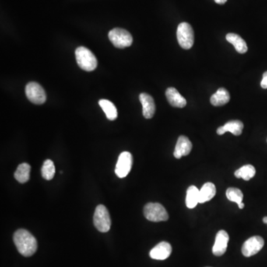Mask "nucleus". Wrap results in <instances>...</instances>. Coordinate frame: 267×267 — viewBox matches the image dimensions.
I'll return each instance as SVG.
<instances>
[{
    "label": "nucleus",
    "mask_w": 267,
    "mask_h": 267,
    "mask_svg": "<svg viewBox=\"0 0 267 267\" xmlns=\"http://www.w3.org/2000/svg\"><path fill=\"white\" fill-rule=\"evenodd\" d=\"M264 246V240L261 236H253L246 240L242 247V253L244 256H253L259 252Z\"/></svg>",
    "instance_id": "9"
},
{
    "label": "nucleus",
    "mask_w": 267,
    "mask_h": 267,
    "mask_svg": "<svg viewBox=\"0 0 267 267\" xmlns=\"http://www.w3.org/2000/svg\"><path fill=\"white\" fill-rule=\"evenodd\" d=\"M133 157L130 152L120 154L115 167V174L120 178H124L129 174L132 167Z\"/></svg>",
    "instance_id": "8"
},
{
    "label": "nucleus",
    "mask_w": 267,
    "mask_h": 267,
    "mask_svg": "<svg viewBox=\"0 0 267 267\" xmlns=\"http://www.w3.org/2000/svg\"><path fill=\"white\" fill-rule=\"evenodd\" d=\"M94 224L100 233H107L111 229V218L105 205H99L96 206L94 215Z\"/></svg>",
    "instance_id": "4"
},
{
    "label": "nucleus",
    "mask_w": 267,
    "mask_h": 267,
    "mask_svg": "<svg viewBox=\"0 0 267 267\" xmlns=\"http://www.w3.org/2000/svg\"><path fill=\"white\" fill-rule=\"evenodd\" d=\"M199 200L200 190L195 186L188 187L186 198V205L188 209H194L199 204Z\"/></svg>",
    "instance_id": "19"
},
{
    "label": "nucleus",
    "mask_w": 267,
    "mask_h": 267,
    "mask_svg": "<svg viewBox=\"0 0 267 267\" xmlns=\"http://www.w3.org/2000/svg\"><path fill=\"white\" fill-rule=\"evenodd\" d=\"M216 195V187L212 183H206L200 190V204H204L212 200Z\"/></svg>",
    "instance_id": "18"
},
{
    "label": "nucleus",
    "mask_w": 267,
    "mask_h": 267,
    "mask_svg": "<svg viewBox=\"0 0 267 267\" xmlns=\"http://www.w3.org/2000/svg\"><path fill=\"white\" fill-rule=\"evenodd\" d=\"M226 195L228 200L236 203L238 205L239 209H244V204L242 202L243 198H244V195H243L241 190L231 187V188H229L226 190Z\"/></svg>",
    "instance_id": "22"
},
{
    "label": "nucleus",
    "mask_w": 267,
    "mask_h": 267,
    "mask_svg": "<svg viewBox=\"0 0 267 267\" xmlns=\"http://www.w3.org/2000/svg\"><path fill=\"white\" fill-rule=\"evenodd\" d=\"M14 242L18 251L25 257H30L37 250L36 238L26 229H18L14 235Z\"/></svg>",
    "instance_id": "1"
},
{
    "label": "nucleus",
    "mask_w": 267,
    "mask_h": 267,
    "mask_svg": "<svg viewBox=\"0 0 267 267\" xmlns=\"http://www.w3.org/2000/svg\"><path fill=\"white\" fill-rule=\"evenodd\" d=\"M109 38L113 45L118 48L129 47L133 43L132 36L128 31L120 28H115L110 31Z\"/></svg>",
    "instance_id": "6"
},
{
    "label": "nucleus",
    "mask_w": 267,
    "mask_h": 267,
    "mask_svg": "<svg viewBox=\"0 0 267 267\" xmlns=\"http://www.w3.org/2000/svg\"><path fill=\"white\" fill-rule=\"evenodd\" d=\"M244 129V124L240 120H231L226 123L223 126L219 127L217 129V134L219 135H224L226 132H231L236 136L241 135Z\"/></svg>",
    "instance_id": "14"
},
{
    "label": "nucleus",
    "mask_w": 267,
    "mask_h": 267,
    "mask_svg": "<svg viewBox=\"0 0 267 267\" xmlns=\"http://www.w3.org/2000/svg\"><path fill=\"white\" fill-rule=\"evenodd\" d=\"M255 169L254 166L251 165H245V166H242L240 169L236 170L235 173V176L237 178L244 179V180H250V179L252 178L254 175H255Z\"/></svg>",
    "instance_id": "23"
},
{
    "label": "nucleus",
    "mask_w": 267,
    "mask_h": 267,
    "mask_svg": "<svg viewBox=\"0 0 267 267\" xmlns=\"http://www.w3.org/2000/svg\"><path fill=\"white\" fill-rule=\"evenodd\" d=\"M144 216L149 221H166L169 214L164 206L158 203H149L144 206Z\"/></svg>",
    "instance_id": "3"
},
{
    "label": "nucleus",
    "mask_w": 267,
    "mask_h": 267,
    "mask_svg": "<svg viewBox=\"0 0 267 267\" xmlns=\"http://www.w3.org/2000/svg\"><path fill=\"white\" fill-rule=\"evenodd\" d=\"M229 236L225 230H220L216 235L212 252L215 256H221L226 252L229 243Z\"/></svg>",
    "instance_id": "10"
},
{
    "label": "nucleus",
    "mask_w": 267,
    "mask_h": 267,
    "mask_svg": "<svg viewBox=\"0 0 267 267\" xmlns=\"http://www.w3.org/2000/svg\"><path fill=\"white\" fill-rule=\"evenodd\" d=\"M227 0H215V2L216 3L219 4V5H223V4L226 3Z\"/></svg>",
    "instance_id": "26"
},
{
    "label": "nucleus",
    "mask_w": 267,
    "mask_h": 267,
    "mask_svg": "<svg viewBox=\"0 0 267 267\" xmlns=\"http://www.w3.org/2000/svg\"><path fill=\"white\" fill-rule=\"evenodd\" d=\"M229 92L224 88H220L211 96L210 103L214 106H221L229 103Z\"/></svg>",
    "instance_id": "17"
},
{
    "label": "nucleus",
    "mask_w": 267,
    "mask_h": 267,
    "mask_svg": "<svg viewBox=\"0 0 267 267\" xmlns=\"http://www.w3.org/2000/svg\"><path fill=\"white\" fill-rule=\"evenodd\" d=\"M26 94L28 99L34 104L41 105L46 103V92L37 82H31L28 83L26 87Z\"/></svg>",
    "instance_id": "7"
},
{
    "label": "nucleus",
    "mask_w": 267,
    "mask_h": 267,
    "mask_svg": "<svg viewBox=\"0 0 267 267\" xmlns=\"http://www.w3.org/2000/svg\"><path fill=\"white\" fill-rule=\"evenodd\" d=\"M77 63L84 71H92L97 66V60L94 54L87 47L80 46L75 51Z\"/></svg>",
    "instance_id": "2"
},
{
    "label": "nucleus",
    "mask_w": 267,
    "mask_h": 267,
    "mask_svg": "<svg viewBox=\"0 0 267 267\" xmlns=\"http://www.w3.org/2000/svg\"><path fill=\"white\" fill-rule=\"evenodd\" d=\"M31 166L23 163L19 165L15 173V177L20 184H26L30 179Z\"/></svg>",
    "instance_id": "20"
},
{
    "label": "nucleus",
    "mask_w": 267,
    "mask_h": 267,
    "mask_svg": "<svg viewBox=\"0 0 267 267\" xmlns=\"http://www.w3.org/2000/svg\"><path fill=\"white\" fill-rule=\"evenodd\" d=\"M172 246L168 242H160V244L155 246L150 251L149 255L152 259L163 261L167 259L172 254Z\"/></svg>",
    "instance_id": "11"
},
{
    "label": "nucleus",
    "mask_w": 267,
    "mask_h": 267,
    "mask_svg": "<svg viewBox=\"0 0 267 267\" xmlns=\"http://www.w3.org/2000/svg\"><path fill=\"white\" fill-rule=\"evenodd\" d=\"M261 86L262 87V89H267V71L264 72V75H263V79L261 82Z\"/></svg>",
    "instance_id": "25"
},
{
    "label": "nucleus",
    "mask_w": 267,
    "mask_h": 267,
    "mask_svg": "<svg viewBox=\"0 0 267 267\" xmlns=\"http://www.w3.org/2000/svg\"><path fill=\"white\" fill-rule=\"evenodd\" d=\"M263 221H264V223H267V217L264 218V219H263Z\"/></svg>",
    "instance_id": "27"
},
{
    "label": "nucleus",
    "mask_w": 267,
    "mask_h": 267,
    "mask_svg": "<svg viewBox=\"0 0 267 267\" xmlns=\"http://www.w3.org/2000/svg\"><path fill=\"white\" fill-rule=\"evenodd\" d=\"M191 149H192V144L188 138L183 135L179 137L174 149V157L180 159L182 157L187 156L189 155Z\"/></svg>",
    "instance_id": "13"
},
{
    "label": "nucleus",
    "mask_w": 267,
    "mask_h": 267,
    "mask_svg": "<svg viewBox=\"0 0 267 267\" xmlns=\"http://www.w3.org/2000/svg\"><path fill=\"white\" fill-rule=\"evenodd\" d=\"M139 98L142 106L144 117L146 119L152 118L156 110L153 97L148 94L142 93L140 94Z\"/></svg>",
    "instance_id": "12"
},
{
    "label": "nucleus",
    "mask_w": 267,
    "mask_h": 267,
    "mask_svg": "<svg viewBox=\"0 0 267 267\" xmlns=\"http://www.w3.org/2000/svg\"><path fill=\"white\" fill-rule=\"evenodd\" d=\"M41 174L43 178L51 180L55 175V166L54 162L51 160H45L41 169Z\"/></svg>",
    "instance_id": "24"
},
{
    "label": "nucleus",
    "mask_w": 267,
    "mask_h": 267,
    "mask_svg": "<svg viewBox=\"0 0 267 267\" xmlns=\"http://www.w3.org/2000/svg\"><path fill=\"white\" fill-rule=\"evenodd\" d=\"M177 37L182 48L190 49L195 43V35L191 25L187 22H181L177 27Z\"/></svg>",
    "instance_id": "5"
},
{
    "label": "nucleus",
    "mask_w": 267,
    "mask_h": 267,
    "mask_svg": "<svg viewBox=\"0 0 267 267\" xmlns=\"http://www.w3.org/2000/svg\"><path fill=\"white\" fill-rule=\"evenodd\" d=\"M99 105L103 109L106 117L109 120H114L117 117V110L114 103L110 100H100L99 101Z\"/></svg>",
    "instance_id": "21"
},
{
    "label": "nucleus",
    "mask_w": 267,
    "mask_h": 267,
    "mask_svg": "<svg viewBox=\"0 0 267 267\" xmlns=\"http://www.w3.org/2000/svg\"><path fill=\"white\" fill-rule=\"evenodd\" d=\"M168 102L173 107L184 108L187 106V100L174 88H169L166 92Z\"/></svg>",
    "instance_id": "15"
},
{
    "label": "nucleus",
    "mask_w": 267,
    "mask_h": 267,
    "mask_svg": "<svg viewBox=\"0 0 267 267\" xmlns=\"http://www.w3.org/2000/svg\"><path fill=\"white\" fill-rule=\"evenodd\" d=\"M226 39L229 43L234 46L235 48L239 54H245L248 51L247 43L244 41V39L237 33H228L226 35Z\"/></svg>",
    "instance_id": "16"
}]
</instances>
